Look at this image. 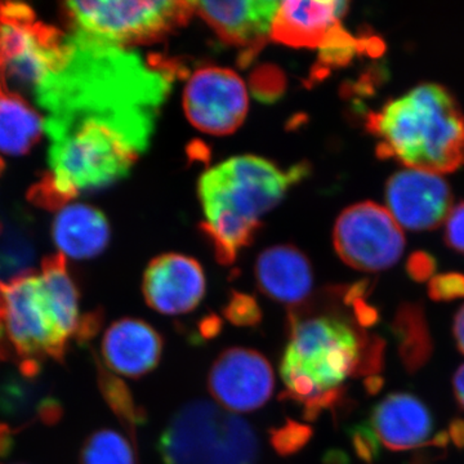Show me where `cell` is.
<instances>
[{
    "mask_svg": "<svg viewBox=\"0 0 464 464\" xmlns=\"http://www.w3.org/2000/svg\"><path fill=\"white\" fill-rule=\"evenodd\" d=\"M52 239L63 257L79 261L97 257L110 241L108 218L97 208L69 201L57 208Z\"/></svg>",
    "mask_w": 464,
    "mask_h": 464,
    "instance_id": "obj_19",
    "label": "cell"
},
{
    "mask_svg": "<svg viewBox=\"0 0 464 464\" xmlns=\"http://www.w3.org/2000/svg\"><path fill=\"white\" fill-rule=\"evenodd\" d=\"M279 3L275 0H234L192 2V5L195 12L222 41L241 48L246 57H250L271 39Z\"/></svg>",
    "mask_w": 464,
    "mask_h": 464,
    "instance_id": "obj_14",
    "label": "cell"
},
{
    "mask_svg": "<svg viewBox=\"0 0 464 464\" xmlns=\"http://www.w3.org/2000/svg\"><path fill=\"white\" fill-rule=\"evenodd\" d=\"M347 2L286 0L280 2L271 39L293 48L328 47L342 33Z\"/></svg>",
    "mask_w": 464,
    "mask_h": 464,
    "instance_id": "obj_15",
    "label": "cell"
},
{
    "mask_svg": "<svg viewBox=\"0 0 464 464\" xmlns=\"http://www.w3.org/2000/svg\"><path fill=\"white\" fill-rule=\"evenodd\" d=\"M84 316L66 258L43 261L41 274L26 273L0 282V344L9 346L32 377L42 360L61 362L67 343L78 340Z\"/></svg>",
    "mask_w": 464,
    "mask_h": 464,
    "instance_id": "obj_2",
    "label": "cell"
},
{
    "mask_svg": "<svg viewBox=\"0 0 464 464\" xmlns=\"http://www.w3.org/2000/svg\"><path fill=\"white\" fill-rule=\"evenodd\" d=\"M82 464H137L136 454L127 439L114 430H100L85 440Z\"/></svg>",
    "mask_w": 464,
    "mask_h": 464,
    "instance_id": "obj_22",
    "label": "cell"
},
{
    "mask_svg": "<svg viewBox=\"0 0 464 464\" xmlns=\"http://www.w3.org/2000/svg\"><path fill=\"white\" fill-rule=\"evenodd\" d=\"M387 209L401 227L432 230L447 221L453 209L449 183L441 174L411 169L393 174L386 185Z\"/></svg>",
    "mask_w": 464,
    "mask_h": 464,
    "instance_id": "obj_12",
    "label": "cell"
},
{
    "mask_svg": "<svg viewBox=\"0 0 464 464\" xmlns=\"http://www.w3.org/2000/svg\"><path fill=\"white\" fill-rule=\"evenodd\" d=\"M369 340L371 335L335 314L306 315L304 311H290L289 341L280 364L285 384L282 399L304 408L342 389L346 378L356 374Z\"/></svg>",
    "mask_w": 464,
    "mask_h": 464,
    "instance_id": "obj_5",
    "label": "cell"
},
{
    "mask_svg": "<svg viewBox=\"0 0 464 464\" xmlns=\"http://www.w3.org/2000/svg\"><path fill=\"white\" fill-rule=\"evenodd\" d=\"M255 273L265 295L292 308L302 306L313 292V267L306 256L292 246L264 250Z\"/></svg>",
    "mask_w": 464,
    "mask_h": 464,
    "instance_id": "obj_18",
    "label": "cell"
},
{
    "mask_svg": "<svg viewBox=\"0 0 464 464\" xmlns=\"http://www.w3.org/2000/svg\"><path fill=\"white\" fill-rule=\"evenodd\" d=\"M206 290V275L199 262L179 253L152 259L143 275L146 304L163 315L191 313L203 301Z\"/></svg>",
    "mask_w": 464,
    "mask_h": 464,
    "instance_id": "obj_13",
    "label": "cell"
},
{
    "mask_svg": "<svg viewBox=\"0 0 464 464\" xmlns=\"http://www.w3.org/2000/svg\"><path fill=\"white\" fill-rule=\"evenodd\" d=\"M436 259L426 252H415L406 262V271L414 282L423 283L431 280L435 274Z\"/></svg>",
    "mask_w": 464,
    "mask_h": 464,
    "instance_id": "obj_29",
    "label": "cell"
},
{
    "mask_svg": "<svg viewBox=\"0 0 464 464\" xmlns=\"http://www.w3.org/2000/svg\"><path fill=\"white\" fill-rule=\"evenodd\" d=\"M183 108L190 123L201 132L226 136L234 133L246 121L248 90L232 70L203 67L188 79Z\"/></svg>",
    "mask_w": 464,
    "mask_h": 464,
    "instance_id": "obj_10",
    "label": "cell"
},
{
    "mask_svg": "<svg viewBox=\"0 0 464 464\" xmlns=\"http://www.w3.org/2000/svg\"><path fill=\"white\" fill-rule=\"evenodd\" d=\"M400 357L409 373H415L431 359L433 343L423 307L405 302L391 324Z\"/></svg>",
    "mask_w": 464,
    "mask_h": 464,
    "instance_id": "obj_21",
    "label": "cell"
},
{
    "mask_svg": "<svg viewBox=\"0 0 464 464\" xmlns=\"http://www.w3.org/2000/svg\"><path fill=\"white\" fill-rule=\"evenodd\" d=\"M163 338L140 319H121L109 326L102 340L105 364L115 373L140 378L157 368Z\"/></svg>",
    "mask_w": 464,
    "mask_h": 464,
    "instance_id": "obj_16",
    "label": "cell"
},
{
    "mask_svg": "<svg viewBox=\"0 0 464 464\" xmlns=\"http://www.w3.org/2000/svg\"><path fill=\"white\" fill-rule=\"evenodd\" d=\"M378 155L406 168L451 173L464 167V112L442 85L424 83L391 100L366 119Z\"/></svg>",
    "mask_w": 464,
    "mask_h": 464,
    "instance_id": "obj_4",
    "label": "cell"
},
{
    "mask_svg": "<svg viewBox=\"0 0 464 464\" xmlns=\"http://www.w3.org/2000/svg\"><path fill=\"white\" fill-rule=\"evenodd\" d=\"M159 108L128 91L90 88L52 109L44 121L51 145L43 199L61 207L127 176L148 148Z\"/></svg>",
    "mask_w": 464,
    "mask_h": 464,
    "instance_id": "obj_1",
    "label": "cell"
},
{
    "mask_svg": "<svg viewBox=\"0 0 464 464\" xmlns=\"http://www.w3.org/2000/svg\"><path fill=\"white\" fill-rule=\"evenodd\" d=\"M453 386L458 404L464 411V365L460 366L456 375H454Z\"/></svg>",
    "mask_w": 464,
    "mask_h": 464,
    "instance_id": "obj_34",
    "label": "cell"
},
{
    "mask_svg": "<svg viewBox=\"0 0 464 464\" xmlns=\"http://www.w3.org/2000/svg\"><path fill=\"white\" fill-rule=\"evenodd\" d=\"M429 295L436 302H450L464 298V275L458 273L436 275L430 280Z\"/></svg>",
    "mask_w": 464,
    "mask_h": 464,
    "instance_id": "obj_27",
    "label": "cell"
},
{
    "mask_svg": "<svg viewBox=\"0 0 464 464\" xmlns=\"http://www.w3.org/2000/svg\"><path fill=\"white\" fill-rule=\"evenodd\" d=\"M454 338H456L457 347L459 348L460 353L464 355V304L456 315L454 320Z\"/></svg>",
    "mask_w": 464,
    "mask_h": 464,
    "instance_id": "obj_33",
    "label": "cell"
},
{
    "mask_svg": "<svg viewBox=\"0 0 464 464\" xmlns=\"http://www.w3.org/2000/svg\"><path fill=\"white\" fill-rule=\"evenodd\" d=\"M351 306H353V319L356 320L357 325L362 326V328H371L380 320L377 308L366 304L364 297L355 299Z\"/></svg>",
    "mask_w": 464,
    "mask_h": 464,
    "instance_id": "obj_30",
    "label": "cell"
},
{
    "mask_svg": "<svg viewBox=\"0 0 464 464\" xmlns=\"http://www.w3.org/2000/svg\"><path fill=\"white\" fill-rule=\"evenodd\" d=\"M313 429L308 424L288 420L282 427L271 430V445L280 456H292L310 441Z\"/></svg>",
    "mask_w": 464,
    "mask_h": 464,
    "instance_id": "obj_24",
    "label": "cell"
},
{
    "mask_svg": "<svg viewBox=\"0 0 464 464\" xmlns=\"http://www.w3.org/2000/svg\"><path fill=\"white\" fill-rule=\"evenodd\" d=\"M383 384V378L380 377V375H371L364 382L366 392L371 393V395L380 392Z\"/></svg>",
    "mask_w": 464,
    "mask_h": 464,
    "instance_id": "obj_36",
    "label": "cell"
},
{
    "mask_svg": "<svg viewBox=\"0 0 464 464\" xmlns=\"http://www.w3.org/2000/svg\"><path fill=\"white\" fill-rule=\"evenodd\" d=\"M222 329V323L218 317L210 315L206 317L200 324V334L203 335L206 340L209 338H215Z\"/></svg>",
    "mask_w": 464,
    "mask_h": 464,
    "instance_id": "obj_31",
    "label": "cell"
},
{
    "mask_svg": "<svg viewBox=\"0 0 464 464\" xmlns=\"http://www.w3.org/2000/svg\"><path fill=\"white\" fill-rule=\"evenodd\" d=\"M445 243L451 249L464 255V201L449 213L445 221Z\"/></svg>",
    "mask_w": 464,
    "mask_h": 464,
    "instance_id": "obj_28",
    "label": "cell"
},
{
    "mask_svg": "<svg viewBox=\"0 0 464 464\" xmlns=\"http://www.w3.org/2000/svg\"><path fill=\"white\" fill-rule=\"evenodd\" d=\"M224 315L234 325L244 328L257 326L262 320L258 302L252 295L237 292L232 293L230 301L226 304Z\"/></svg>",
    "mask_w": 464,
    "mask_h": 464,
    "instance_id": "obj_25",
    "label": "cell"
},
{
    "mask_svg": "<svg viewBox=\"0 0 464 464\" xmlns=\"http://www.w3.org/2000/svg\"><path fill=\"white\" fill-rule=\"evenodd\" d=\"M66 14L76 35L114 47L146 44L164 38L185 25L192 14V2H69Z\"/></svg>",
    "mask_w": 464,
    "mask_h": 464,
    "instance_id": "obj_8",
    "label": "cell"
},
{
    "mask_svg": "<svg viewBox=\"0 0 464 464\" xmlns=\"http://www.w3.org/2000/svg\"><path fill=\"white\" fill-rule=\"evenodd\" d=\"M371 426L384 447L402 451L430 444L433 420L431 411L417 396L398 392L374 406Z\"/></svg>",
    "mask_w": 464,
    "mask_h": 464,
    "instance_id": "obj_17",
    "label": "cell"
},
{
    "mask_svg": "<svg viewBox=\"0 0 464 464\" xmlns=\"http://www.w3.org/2000/svg\"><path fill=\"white\" fill-rule=\"evenodd\" d=\"M43 132L44 121L30 101L0 88V154H27Z\"/></svg>",
    "mask_w": 464,
    "mask_h": 464,
    "instance_id": "obj_20",
    "label": "cell"
},
{
    "mask_svg": "<svg viewBox=\"0 0 464 464\" xmlns=\"http://www.w3.org/2000/svg\"><path fill=\"white\" fill-rule=\"evenodd\" d=\"M275 377L262 353L235 347L221 353L210 368L208 389L222 408L232 413L257 411L270 400Z\"/></svg>",
    "mask_w": 464,
    "mask_h": 464,
    "instance_id": "obj_11",
    "label": "cell"
},
{
    "mask_svg": "<svg viewBox=\"0 0 464 464\" xmlns=\"http://www.w3.org/2000/svg\"><path fill=\"white\" fill-rule=\"evenodd\" d=\"M324 464H350V458L344 451L331 450L325 454Z\"/></svg>",
    "mask_w": 464,
    "mask_h": 464,
    "instance_id": "obj_35",
    "label": "cell"
},
{
    "mask_svg": "<svg viewBox=\"0 0 464 464\" xmlns=\"http://www.w3.org/2000/svg\"><path fill=\"white\" fill-rule=\"evenodd\" d=\"M308 174L306 166L284 170L264 158L243 155L208 169L199 179L203 228L217 259L231 265L248 246L266 213Z\"/></svg>",
    "mask_w": 464,
    "mask_h": 464,
    "instance_id": "obj_3",
    "label": "cell"
},
{
    "mask_svg": "<svg viewBox=\"0 0 464 464\" xmlns=\"http://www.w3.org/2000/svg\"><path fill=\"white\" fill-rule=\"evenodd\" d=\"M350 439L357 457L366 464H373L380 458L381 440L373 427L357 424L350 430Z\"/></svg>",
    "mask_w": 464,
    "mask_h": 464,
    "instance_id": "obj_26",
    "label": "cell"
},
{
    "mask_svg": "<svg viewBox=\"0 0 464 464\" xmlns=\"http://www.w3.org/2000/svg\"><path fill=\"white\" fill-rule=\"evenodd\" d=\"M164 464H258L255 429L239 415L207 400L183 405L159 438Z\"/></svg>",
    "mask_w": 464,
    "mask_h": 464,
    "instance_id": "obj_6",
    "label": "cell"
},
{
    "mask_svg": "<svg viewBox=\"0 0 464 464\" xmlns=\"http://www.w3.org/2000/svg\"><path fill=\"white\" fill-rule=\"evenodd\" d=\"M333 244L342 261L365 273L392 267L405 248L402 227L389 209L362 201L344 209L333 230Z\"/></svg>",
    "mask_w": 464,
    "mask_h": 464,
    "instance_id": "obj_9",
    "label": "cell"
},
{
    "mask_svg": "<svg viewBox=\"0 0 464 464\" xmlns=\"http://www.w3.org/2000/svg\"><path fill=\"white\" fill-rule=\"evenodd\" d=\"M99 381L103 398L108 401L116 417L123 422L128 432L134 438L137 427L145 423V411L134 404L132 393L127 384L101 366H99Z\"/></svg>",
    "mask_w": 464,
    "mask_h": 464,
    "instance_id": "obj_23",
    "label": "cell"
},
{
    "mask_svg": "<svg viewBox=\"0 0 464 464\" xmlns=\"http://www.w3.org/2000/svg\"><path fill=\"white\" fill-rule=\"evenodd\" d=\"M69 42L34 18L24 5H0V88L26 99L65 63ZM27 100V99H26Z\"/></svg>",
    "mask_w": 464,
    "mask_h": 464,
    "instance_id": "obj_7",
    "label": "cell"
},
{
    "mask_svg": "<svg viewBox=\"0 0 464 464\" xmlns=\"http://www.w3.org/2000/svg\"><path fill=\"white\" fill-rule=\"evenodd\" d=\"M449 438L458 449H464V420L457 418L449 426Z\"/></svg>",
    "mask_w": 464,
    "mask_h": 464,
    "instance_id": "obj_32",
    "label": "cell"
}]
</instances>
